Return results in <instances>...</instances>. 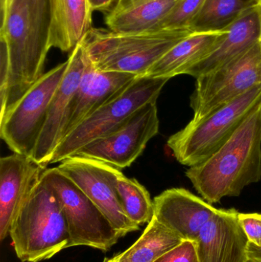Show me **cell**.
<instances>
[{
    "mask_svg": "<svg viewBox=\"0 0 261 262\" xmlns=\"http://www.w3.org/2000/svg\"><path fill=\"white\" fill-rule=\"evenodd\" d=\"M196 190L210 204L239 196L261 180V103L211 157L185 172Z\"/></svg>",
    "mask_w": 261,
    "mask_h": 262,
    "instance_id": "1",
    "label": "cell"
},
{
    "mask_svg": "<svg viewBox=\"0 0 261 262\" xmlns=\"http://www.w3.org/2000/svg\"><path fill=\"white\" fill-rule=\"evenodd\" d=\"M1 12L0 44L7 52L9 71L0 116L43 76L51 49L38 32L29 0H1Z\"/></svg>",
    "mask_w": 261,
    "mask_h": 262,
    "instance_id": "2",
    "label": "cell"
},
{
    "mask_svg": "<svg viewBox=\"0 0 261 262\" xmlns=\"http://www.w3.org/2000/svg\"><path fill=\"white\" fill-rule=\"evenodd\" d=\"M193 32L188 29H160L117 33L92 27L83 38L93 67L102 72L144 77L175 46Z\"/></svg>",
    "mask_w": 261,
    "mask_h": 262,
    "instance_id": "3",
    "label": "cell"
},
{
    "mask_svg": "<svg viewBox=\"0 0 261 262\" xmlns=\"http://www.w3.org/2000/svg\"><path fill=\"white\" fill-rule=\"evenodd\" d=\"M9 236L22 262L50 259L70 248L62 208L43 176L14 219Z\"/></svg>",
    "mask_w": 261,
    "mask_h": 262,
    "instance_id": "4",
    "label": "cell"
},
{
    "mask_svg": "<svg viewBox=\"0 0 261 262\" xmlns=\"http://www.w3.org/2000/svg\"><path fill=\"white\" fill-rule=\"evenodd\" d=\"M261 103V84L203 119L190 121L167 141L173 156L184 166L200 164L218 150Z\"/></svg>",
    "mask_w": 261,
    "mask_h": 262,
    "instance_id": "5",
    "label": "cell"
},
{
    "mask_svg": "<svg viewBox=\"0 0 261 262\" xmlns=\"http://www.w3.org/2000/svg\"><path fill=\"white\" fill-rule=\"evenodd\" d=\"M168 78H136L127 89L86 118L59 143L50 164L75 156L81 148L121 125L133 113L156 102Z\"/></svg>",
    "mask_w": 261,
    "mask_h": 262,
    "instance_id": "6",
    "label": "cell"
},
{
    "mask_svg": "<svg viewBox=\"0 0 261 262\" xmlns=\"http://www.w3.org/2000/svg\"><path fill=\"white\" fill-rule=\"evenodd\" d=\"M68 66L64 61L46 72L0 116V137L15 154L32 157L45 124L49 105Z\"/></svg>",
    "mask_w": 261,
    "mask_h": 262,
    "instance_id": "7",
    "label": "cell"
},
{
    "mask_svg": "<svg viewBox=\"0 0 261 262\" xmlns=\"http://www.w3.org/2000/svg\"><path fill=\"white\" fill-rule=\"evenodd\" d=\"M62 208L70 247L87 246L107 252L121 238L105 215L82 190L57 167L42 174Z\"/></svg>",
    "mask_w": 261,
    "mask_h": 262,
    "instance_id": "8",
    "label": "cell"
},
{
    "mask_svg": "<svg viewBox=\"0 0 261 262\" xmlns=\"http://www.w3.org/2000/svg\"><path fill=\"white\" fill-rule=\"evenodd\" d=\"M261 84V39L219 69L196 78L192 121L203 119Z\"/></svg>",
    "mask_w": 261,
    "mask_h": 262,
    "instance_id": "9",
    "label": "cell"
},
{
    "mask_svg": "<svg viewBox=\"0 0 261 262\" xmlns=\"http://www.w3.org/2000/svg\"><path fill=\"white\" fill-rule=\"evenodd\" d=\"M75 183L105 215L120 236L139 230L126 215L118 196L116 185L121 169L104 162L73 156L57 166Z\"/></svg>",
    "mask_w": 261,
    "mask_h": 262,
    "instance_id": "10",
    "label": "cell"
},
{
    "mask_svg": "<svg viewBox=\"0 0 261 262\" xmlns=\"http://www.w3.org/2000/svg\"><path fill=\"white\" fill-rule=\"evenodd\" d=\"M159 130L156 102L136 111L116 128L81 148L75 156L104 162L119 169L131 166Z\"/></svg>",
    "mask_w": 261,
    "mask_h": 262,
    "instance_id": "11",
    "label": "cell"
},
{
    "mask_svg": "<svg viewBox=\"0 0 261 262\" xmlns=\"http://www.w3.org/2000/svg\"><path fill=\"white\" fill-rule=\"evenodd\" d=\"M67 61L65 75L51 101L45 124L31 157L46 167L62 140L67 113L84 75L87 53L82 40L70 52Z\"/></svg>",
    "mask_w": 261,
    "mask_h": 262,
    "instance_id": "12",
    "label": "cell"
},
{
    "mask_svg": "<svg viewBox=\"0 0 261 262\" xmlns=\"http://www.w3.org/2000/svg\"><path fill=\"white\" fill-rule=\"evenodd\" d=\"M46 166L32 157L14 152L0 159V240L9 235L11 225L39 182Z\"/></svg>",
    "mask_w": 261,
    "mask_h": 262,
    "instance_id": "13",
    "label": "cell"
},
{
    "mask_svg": "<svg viewBox=\"0 0 261 262\" xmlns=\"http://www.w3.org/2000/svg\"><path fill=\"white\" fill-rule=\"evenodd\" d=\"M154 218L184 241H196L203 226L219 209L183 188L155 197Z\"/></svg>",
    "mask_w": 261,
    "mask_h": 262,
    "instance_id": "14",
    "label": "cell"
},
{
    "mask_svg": "<svg viewBox=\"0 0 261 262\" xmlns=\"http://www.w3.org/2000/svg\"><path fill=\"white\" fill-rule=\"evenodd\" d=\"M235 209H219L196 240L199 262H247L248 237Z\"/></svg>",
    "mask_w": 261,
    "mask_h": 262,
    "instance_id": "15",
    "label": "cell"
},
{
    "mask_svg": "<svg viewBox=\"0 0 261 262\" xmlns=\"http://www.w3.org/2000/svg\"><path fill=\"white\" fill-rule=\"evenodd\" d=\"M136 78L131 74L98 70L87 55L84 75L66 118L63 139L89 115L120 95Z\"/></svg>",
    "mask_w": 261,
    "mask_h": 262,
    "instance_id": "16",
    "label": "cell"
},
{
    "mask_svg": "<svg viewBox=\"0 0 261 262\" xmlns=\"http://www.w3.org/2000/svg\"><path fill=\"white\" fill-rule=\"evenodd\" d=\"M261 39V4L248 9L224 31L209 53L186 75L197 78L210 73L249 49Z\"/></svg>",
    "mask_w": 261,
    "mask_h": 262,
    "instance_id": "17",
    "label": "cell"
},
{
    "mask_svg": "<svg viewBox=\"0 0 261 262\" xmlns=\"http://www.w3.org/2000/svg\"><path fill=\"white\" fill-rule=\"evenodd\" d=\"M88 0H50L49 47L72 52L92 28Z\"/></svg>",
    "mask_w": 261,
    "mask_h": 262,
    "instance_id": "18",
    "label": "cell"
},
{
    "mask_svg": "<svg viewBox=\"0 0 261 262\" xmlns=\"http://www.w3.org/2000/svg\"><path fill=\"white\" fill-rule=\"evenodd\" d=\"M179 0H118L105 18L109 30L136 33L158 29Z\"/></svg>",
    "mask_w": 261,
    "mask_h": 262,
    "instance_id": "19",
    "label": "cell"
},
{
    "mask_svg": "<svg viewBox=\"0 0 261 262\" xmlns=\"http://www.w3.org/2000/svg\"><path fill=\"white\" fill-rule=\"evenodd\" d=\"M224 31L192 33L155 63L144 77L170 79L186 75L193 66L209 53Z\"/></svg>",
    "mask_w": 261,
    "mask_h": 262,
    "instance_id": "20",
    "label": "cell"
},
{
    "mask_svg": "<svg viewBox=\"0 0 261 262\" xmlns=\"http://www.w3.org/2000/svg\"><path fill=\"white\" fill-rule=\"evenodd\" d=\"M183 241L153 217L139 239L114 258L117 262H154Z\"/></svg>",
    "mask_w": 261,
    "mask_h": 262,
    "instance_id": "21",
    "label": "cell"
},
{
    "mask_svg": "<svg viewBox=\"0 0 261 262\" xmlns=\"http://www.w3.org/2000/svg\"><path fill=\"white\" fill-rule=\"evenodd\" d=\"M260 4L259 0H205L188 29L193 33L222 32L248 9Z\"/></svg>",
    "mask_w": 261,
    "mask_h": 262,
    "instance_id": "22",
    "label": "cell"
},
{
    "mask_svg": "<svg viewBox=\"0 0 261 262\" xmlns=\"http://www.w3.org/2000/svg\"><path fill=\"white\" fill-rule=\"evenodd\" d=\"M118 196L127 216L140 226L150 223L154 217V204L150 192L136 179L123 174L116 185Z\"/></svg>",
    "mask_w": 261,
    "mask_h": 262,
    "instance_id": "23",
    "label": "cell"
},
{
    "mask_svg": "<svg viewBox=\"0 0 261 262\" xmlns=\"http://www.w3.org/2000/svg\"><path fill=\"white\" fill-rule=\"evenodd\" d=\"M205 0H179L168 16L160 23V29H188Z\"/></svg>",
    "mask_w": 261,
    "mask_h": 262,
    "instance_id": "24",
    "label": "cell"
},
{
    "mask_svg": "<svg viewBox=\"0 0 261 262\" xmlns=\"http://www.w3.org/2000/svg\"><path fill=\"white\" fill-rule=\"evenodd\" d=\"M29 3L38 32L49 44L50 0H29Z\"/></svg>",
    "mask_w": 261,
    "mask_h": 262,
    "instance_id": "25",
    "label": "cell"
},
{
    "mask_svg": "<svg viewBox=\"0 0 261 262\" xmlns=\"http://www.w3.org/2000/svg\"><path fill=\"white\" fill-rule=\"evenodd\" d=\"M154 262H199L196 241L182 242Z\"/></svg>",
    "mask_w": 261,
    "mask_h": 262,
    "instance_id": "26",
    "label": "cell"
},
{
    "mask_svg": "<svg viewBox=\"0 0 261 262\" xmlns=\"http://www.w3.org/2000/svg\"><path fill=\"white\" fill-rule=\"evenodd\" d=\"M239 221L249 243L261 246V214L239 213Z\"/></svg>",
    "mask_w": 261,
    "mask_h": 262,
    "instance_id": "27",
    "label": "cell"
},
{
    "mask_svg": "<svg viewBox=\"0 0 261 262\" xmlns=\"http://www.w3.org/2000/svg\"><path fill=\"white\" fill-rule=\"evenodd\" d=\"M93 11H110L116 0H88Z\"/></svg>",
    "mask_w": 261,
    "mask_h": 262,
    "instance_id": "28",
    "label": "cell"
},
{
    "mask_svg": "<svg viewBox=\"0 0 261 262\" xmlns=\"http://www.w3.org/2000/svg\"><path fill=\"white\" fill-rule=\"evenodd\" d=\"M247 256L248 261L261 262V246L259 247L253 243H248Z\"/></svg>",
    "mask_w": 261,
    "mask_h": 262,
    "instance_id": "29",
    "label": "cell"
},
{
    "mask_svg": "<svg viewBox=\"0 0 261 262\" xmlns=\"http://www.w3.org/2000/svg\"><path fill=\"white\" fill-rule=\"evenodd\" d=\"M104 262H117L116 261V260L115 259L114 256L112 258H106L105 260H104Z\"/></svg>",
    "mask_w": 261,
    "mask_h": 262,
    "instance_id": "30",
    "label": "cell"
},
{
    "mask_svg": "<svg viewBox=\"0 0 261 262\" xmlns=\"http://www.w3.org/2000/svg\"><path fill=\"white\" fill-rule=\"evenodd\" d=\"M259 1H260V4H261V0H259Z\"/></svg>",
    "mask_w": 261,
    "mask_h": 262,
    "instance_id": "31",
    "label": "cell"
},
{
    "mask_svg": "<svg viewBox=\"0 0 261 262\" xmlns=\"http://www.w3.org/2000/svg\"><path fill=\"white\" fill-rule=\"evenodd\" d=\"M247 262H249V261H247Z\"/></svg>",
    "mask_w": 261,
    "mask_h": 262,
    "instance_id": "32",
    "label": "cell"
}]
</instances>
